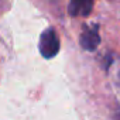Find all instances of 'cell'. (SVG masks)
<instances>
[{"mask_svg":"<svg viewBox=\"0 0 120 120\" xmlns=\"http://www.w3.org/2000/svg\"><path fill=\"white\" fill-rule=\"evenodd\" d=\"M59 37L52 27L45 28L40 35V54L45 59L54 58L59 52Z\"/></svg>","mask_w":120,"mask_h":120,"instance_id":"cell-1","label":"cell"},{"mask_svg":"<svg viewBox=\"0 0 120 120\" xmlns=\"http://www.w3.org/2000/svg\"><path fill=\"white\" fill-rule=\"evenodd\" d=\"M81 47L85 51H95L98 45L100 44V35H99V26H85L83 31L81 34Z\"/></svg>","mask_w":120,"mask_h":120,"instance_id":"cell-2","label":"cell"},{"mask_svg":"<svg viewBox=\"0 0 120 120\" xmlns=\"http://www.w3.org/2000/svg\"><path fill=\"white\" fill-rule=\"evenodd\" d=\"M95 0H71L68 13L71 17H88L93 9Z\"/></svg>","mask_w":120,"mask_h":120,"instance_id":"cell-3","label":"cell"},{"mask_svg":"<svg viewBox=\"0 0 120 120\" xmlns=\"http://www.w3.org/2000/svg\"><path fill=\"white\" fill-rule=\"evenodd\" d=\"M117 120H120V112L117 113Z\"/></svg>","mask_w":120,"mask_h":120,"instance_id":"cell-4","label":"cell"}]
</instances>
